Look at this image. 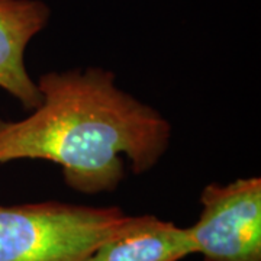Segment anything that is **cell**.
<instances>
[{"mask_svg": "<svg viewBox=\"0 0 261 261\" xmlns=\"http://www.w3.org/2000/svg\"><path fill=\"white\" fill-rule=\"evenodd\" d=\"M202 212L189 226L203 261H261V178L212 183L202 190Z\"/></svg>", "mask_w": 261, "mask_h": 261, "instance_id": "3", "label": "cell"}, {"mask_svg": "<svg viewBox=\"0 0 261 261\" xmlns=\"http://www.w3.org/2000/svg\"><path fill=\"white\" fill-rule=\"evenodd\" d=\"M49 18L51 10L41 0H0V89L29 112L42 96L27 70L25 51Z\"/></svg>", "mask_w": 261, "mask_h": 261, "instance_id": "4", "label": "cell"}, {"mask_svg": "<svg viewBox=\"0 0 261 261\" xmlns=\"http://www.w3.org/2000/svg\"><path fill=\"white\" fill-rule=\"evenodd\" d=\"M115 79L100 67L41 75L37 109L20 121H0V164L51 161L65 185L84 195L116 190L125 159L134 174L154 168L167 151L171 125Z\"/></svg>", "mask_w": 261, "mask_h": 261, "instance_id": "1", "label": "cell"}, {"mask_svg": "<svg viewBox=\"0 0 261 261\" xmlns=\"http://www.w3.org/2000/svg\"><path fill=\"white\" fill-rule=\"evenodd\" d=\"M192 254L195 245L189 228L154 215H128L89 261H181Z\"/></svg>", "mask_w": 261, "mask_h": 261, "instance_id": "5", "label": "cell"}, {"mask_svg": "<svg viewBox=\"0 0 261 261\" xmlns=\"http://www.w3.org/2000/svg\"><path fill=\"white\" fill-rule=\"evenodd\" d=\"M126 216L118 206L0 205V261H89Z\"/></svg>", "mask_w": 261, "mask_h": 261, "instance_id": "2", "label": "cell"}]
</instances>
